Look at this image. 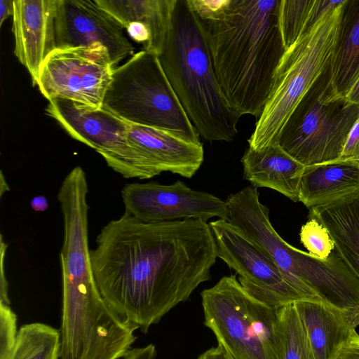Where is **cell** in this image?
Here are the masks:
<instances>
[{
    "label": "cell",
    "mask_w": 359,
    "mask_h": 359,
    "mask_svg": "<svg viewBox=\"0 0 359 359\" xmlns=\"http://www.w3.org/2000/svg\"><path fill=\"white\" fill-rule=\"evenodd\" d=\"M90 250L99 290L120 317L146 333L202 283L217 258L205 220L146 222L124 212Z\"/></svg>",
    "instance_id": "obj_1"
},
{
    "label": "cell",
    "mask_w": 359,
    "mask_h": 359,
    "mask_svg": "<svg viewBox=\"0 0 359 359\" xmlns=\"http://www.w3.org/2000/svg\"><path fill=\"white\" fill-rule=\"evenodd\" d=\"M200 19L220 88L241 117L261 116L285 49L280 0H189Z\"/></svg>",
    "instance_id": "obj_2"
},
{
    "label": "cell",
    "mask_w": 359,
    "mask_h": 359,
    "mask_svg": "<svg viewBox=\"0 0 359 359\" xmlns=\"http://www.w3.org/2000/svg\"><path fill=\"white\" fill-rule=\"evenodd\" d=\"M158 58L199 136L208 142L232 141L241 117L220 88L203 25L189 0H177Z\"/></svg>",
    "instance_id": "obj_3"
},
{
    "label": "cell",
    "mask_w": 359,
    "mask_h": 359,
    "mask_svg": "<svg viewBox=\"0 0 359 359\" xmlns=\"http://www.w3.org/2000/svg\"><path fill=\"white\" fill-rule=\"evenodd\" d=\"M343 4L325 14L285 51L262 114L248 140L250 147L259 150L278 143L293 110L330 65Z\"/></svg>",
    "instance_id": "obj_4"
},
{
    "label": "cell",
    "mask_w": 359,
    "mask_h": 359,
    "mask_svg": "<svg viewBox=\"0 0 359 359\" xmlns=\"http://www.w3.org/2000/svg\"><path fill=\"white\" fill-rule=\"evenodd\" d=\"M204 325L233 359H283L278 309L250 294L236 275L201 293Z\"/></svg>",
    "instance_id": "obj_5"
},
{
    "label": "cell",
    "mask_w": 359,
    "mask_h": 359,
    "mask_svg": "<svg viewBox=\"0 0 359 359\" xmlns=\"http://www.w3.org/2000/svg\"><path fill=\"white\" fill-rule=\"evenodd\" d=\"M102 107L128 123L167 130L201 143L154 53L140 50L114 69Z\"/></svg>",
    "instance_id": "obj_6"
},
{
    "label": "cell",
    "mask_w": 359,
    "mask_h": 359,
    "mask_svg": "<svg viewBox=\"0 0 359 359\" xmlns=\"http://www.w3.org/2000/svg\"><path fill=\"white\" fill-rule=\"evenodd\" d=\"M358 118L359 107L336 91L329 65L285 122L278 144L305 167L335 161Z\"/></svg>",
    "instance_id": "obj_7"
},
{
    "label": "cell",
    "mask_w": 359,
    "mask_h": 359,
    "mask_svg": "<svg viewBox=\"0 0 359 359\" xmlns=\"http://www.w3.org/2000/svg\"><path fill=\"white\" fill-rule=\"evenodd\" d=\"M209 226L217 257L238 274L239 283L252 297L274 309L302 300H312L264 250L236 227L222 219L210 222Z\"/></svg>",
    "instance_id": "obj_8"
},
{
    "label": "cell",
    "mask_w": 359,
    "mask_h": 359,
    "mask_svg": "<svg viewBox=\"0 0 359 359\" xmlns=\"http://www.w3.org/2000/svg\"><path fill=\"white\" fill-rule=\"evenodd\" d=\"M115 68L102 46L55 48L34 86L48 100L62 98L101 108Z\"/></svg>",
    "instance_id": "obj_9"
},
{
    "label": "cell",
    "mask_w": 359,
    "mask_h": 359,
    "mask_svg": "<svg viewBox=\"0 0 359 359\" xmlns=\"http://www.w3.org/2000/svg\"><path fill=\"white\" fill-rule=\"evenodd\" d=\"M46 114L74 139L95 149L107 165L126 178H139L126 138L128 123L106 109L62 98L48 100Z\"/></svg>",
    "instance_id": "obj_10"
},
{
    "label": "cell",
    "mask_w": 359,
    "mask_h": 359,
    "mask_svg": "<svg viewBox=\"0 0 359 359\" xmlns=\"http://www.w3.org/2000/svg\"><path fill=\"white\" fill-rule=\"evenodd\" d=\"M125 212L146 222H164L189 218L207 222L218 217L227 220L226 201L189 188L180 180L170 185L157 182L130 183L121 190Z\"/></svg>",
    "instance_id": "obj_11"
},
{
    "label": "cell",
    "mask_w": 359,
    "mask_h": 359,
    "mask_svg": "<svg viewBox=\"0 0 359 359\" xmlns=\"http://www.w3.org/2000/svg\"><path fill=\"white\" fill-rule=\"evenodd\" d=\"M55 48L102 46L114 66L134 54L124 29L95 0H58L55 18Z\"/></svg>",
    "instance_id": "obj_12"
},
{
    "label": "cell",
    "mask_w": 359,
    "mask_h": 359,
    "mask_svg": "<svg viewBox=\"0 0 359 359\" xmlns=\"http://www.w3.org/2000/svg\"><path fill=\"white\" fill-rule=\"evenodd\" d=\"M126 138L142 180L163 172L191 178L204 159L202 143L191 142L167 130L128 123Z\"/></svg>",
    "instance_id": "obj_13"
},
{
    "label": "cell",
    "mask_w": 359,
    "mask_h": 359,
    "mask_svg": "<svg viewBox=\"0 0 359 359\" xmlns=\"http://www.w3.org/2000/svg\"><path fill=\"white\" fill-rule=\"evenodd\" d=\"M58 0H13L14 54L34 84L47 56L55 49V18Z\"/></svg>",
    "instance_id": "obj_14"
},
{
    "label": "cell",
    "mask_w": 359,
    "mask_h": 359,
    "mask_svg": "<svg viewBox=\"0 0 359 359\" xmlns=\"http://www.w3.org/2000/svg\"><path fill=\"white\" fill-rule=\"evenodd\" d=\"M241 162L243 177L253 187L269 188L299 201L300 182L306 167L278 143L259 150L248 147Z\"/></svg>",
    "instance_id": "obj_15"
},
{
    "label": "cell",
    "mask_w": 359,
    "mask_h": 359,
    "mask_svg": "<svg viewBox=\"0 0 359 359\" xmlns=\"http://www.w3.org/2000/svg\"><path fill=\"white\" fill-rule=\"evenodd\" d=\"M304 324L315 359H330L359 325V314L337 309L320 301L294 303Z\"/></svg>",
    "instance_id": "obj_16"
},
{
    "label": "cell",
    "mask_w": 359,
    "mask_h": 359,
    "mask_svg": "<svg viewBox=\"0 0 359 359\" xmlns=\"http://www.w3.org/2000/svg\"><path fill=\"white\" fill-rule=\"evenodd\" d=\"M359 194V163L335 161L305 168L299 201L307 208L326 205Z\"/></svg>",
    "instance_id": "obj_17"
},
{
    "label": "cell",
    "mask_w": 359,
    "mask_h": 359,
    "mask_svg": "<svg viewBox=\"0 0 359 359\" xmlns=\"http://www.w3.org/2000/svg\"><path fill=\"white\" fill-rule=\"evenodd\" d=\"M309 218L326 228L337 252L359 280V194L311 208Z\"/></svg>",
    "instance_id": "obj_18"
},
{
    "label": "cell",
    "mask_w": 359,
    "mask_h": 359,
    "mask_svg": "<svg viewBox=\"0 0 359 359\" xmlns=\"http://www.w3.org/2000/svg\"><path fill=\"white\" fill-rule=\"evenodd\" d=\"M124 29L132 22L146 25L150 41L144 50L159 56L168 32L177 0H95Z\"/></svg>",
    "instance_id": "obj_19"
},
{
    "label": "cell",
    "mask_w": 359,
    "mask_h": 359,
    "mask_svg": "<svg viewBox=\"0 0 359 359\" xmlns=\"http://www.w3.org/2000/svg\"><path fill=\"white\" fill-rule=\"evenodd\" d=\"M330 68L336 91L345 97L359 76V0H346L342 6Z\"/></svg>",
    "instance_id": "obj_20"
},
{
    "label": "cell",
    "mask_w": 359,
    "mask_h": 359,
    "mask_svg": "<svg viewBox=\"0 0 359 359\" xmlns=\"http://www.w3.org/2000/svg\"><path fill=\"white\" fill-rule=\"evenodd\" d=\"M60 346V330L41 323L25 324L6 359H59Z\"/></svg>",
    "instance_id": "obj_21"
},
{
    "label": "cell",
    "mask_w": 359,
    "mask_h": 359,
    "mask_svg": "<svg viewBox=\"0 0 359 359\" xmlns=\"http://www.w3.org/2000/svg\"><path fill=\"white\" fill-rule=\"evenodd\" d=\"M283 359H315L304 324L294 304L278 309Z\"/></svg>",
    "instance_id": "obj_22"
},
{
    "label": "cell",
    "mask_w": 359,
    "mask_h": 359,
    "mask_svg": "<svg viewBox=\"0 0 359 359\" xmlns=\"http://www.w3.org/2000/svg\"><path fill=\"white\" fill-rule=\"evenodd\" d=\"M313 0H280L279 26L285 50L304 32Z\"/></svg>",
    "instance_id": "obj_23"
},
{
    "label": "cell",
    "mask_w": 359,
    "mask_h": 359,
    "mask_svg": "<svg viewBox=\"0 0 359 359\" xmlns=\"http://www.w3.org/2000/svg\"><path fill=\"white\" fill-rule=\"evenodd\" d=\"M299 236L309 253L320 259H327L335 250L327 230L315 219L309 218L302 226Z\"/></svg>",
    "instance_id": "obj_24"
},
{
    "label": "cell",
    "mask_w": 359,
    "mask_h": 359,
    "mask_svg": "<svg viewBox=\"0 0 359 359\" xmlns=\"http://www.w3.org/2000/svg\"><path fill=\"white\" fill-rule=\"evenodd\" d=\"M17 316L10 304L0 302V359H6L18 334Z\"/></svg>",
    "instance_id": "obj_25"
},
{
    "label": "cell",
    "mask_w": 359,
    "mask_h": 359,
    "mask_svg": "<svg viewBox=\"0 0 359 359\" xmlns=\"http://www.w3.org/2000/svg\"><path fill=\"white\" fill-rule=\"evenodd\" d=\"M337 161L359 163V118L352 127Z\"/></svg>",
    "instance_id": "obj_26"
},
{
    "label": "cell",
    "mask_w": 359,
    "mask_h": 359,
    "mask_svg": "<svg viewBox=\"0 0 359 359\" xmlns=\"http://www.w3.org/2000/svg\"><path fill=\"white\" fill-rule=\"evenodd\" d=\"M330 359H359V334L355 332L339 346Z\"/></svg>",
    "instance_id": "obj_27"
},
{
    "label": "cell",
    "mask_w": 359,
    "mask_h": 359,
    "mask_svg": "<svg viewBox=\"0 0 359 359\" xmlns=\"http://www.w3.org/2000/svg\"><path fill=\"white\" fill-rule=\"evenodd\" d=\"M126 30L131 39L138 43H142L145 48L150 41V32L149 28L140 22L129 24Z\"/></svg>",
    "instance_id": "obj_28"
},
{
    "label": "cell",
    "mask_w": 359,
    "mask_h": 359,
    "mask_svg": "<svg viewBox=\"0 0 359 359\" xmlns=\"http://www.w3.org/2000/svg\"><path fill=\"white\" fill-rule=\"evenodd\" d=\"M7 245L4 242L2 236H1V285H0V302L10 304L8 296V283L6 281L5 272L4 269V257L6 251Z\"/></svg>",
    "instance_id": "obj_29"
},
{
    "label": "cell",
    "mask_w": 359,
    "mask_h": 359,
    "mask_svg": "<svg viewBox=\"0 0 359 359\" xmlns=\"http://www.w3.org/2000/svg\"><path fill=\"white\" fill-rule=\"evenodd\" d=\"M156 355L155 346L149 344L144 347L132 348L123 359H154Z\"/></svg>",
    "instance_id": "obj_30"
},
{
    "label": "cell",
    "mask_w": 359,
    "mask_h": 359,
    "mask_svg": "<svg viewBox=\"0 0 359 359\" xmlns=\"http://www.w3.org/2000/svg\"><path fill=\"white\" fill-rule=\"evenodd\" d=\"M198 359H233L228 353L220 346L212 347L202 354Z\"/></svg>",
    "instance_id": "obj_31"
},
{
    "label": "cell",
    "mask_w": 359,
    "mask_h": 359,
    "mask_svg": "<svg viewBox=\"0 0 359 359\" xmlns=\"http://www.w3.org/2000/svg\"><path fill=\"white\" fill-rule=\"evenodd\" d=\"M13 15V0L0 1V26L11 15Z\"/></svg>",
    "instance_id": "obj_32"
},
{
    "label": "cell",
    "mask_w": 359,
    "mask_h": 359,
    "mask_svg": "<svg viewBox=\"0 0 359 359\" xmlns=\"http://www.w3.org/2000/svg\"><path fill=\"white\" fill-rule=\"evenodd\" d=\"M351 103L359 107V76L345 95Z\"/></svg>",
    "instance_id": "obj_33"
},
{
    "label": "cell",
    "mask_w": 359,
    "mask_h": 359,
    "mask_svg": "<svg viewBox=\"0 0 359 359\" xmlns=\"http://www.w3.org/2000/svg\"><path fill=\"white\" fill-rule=\"evenodd\" d=\"M31 207L36 212H43L48 208L47 198L43 196H37L31 201Z\"/></svg>",
    "instance_id": "obj_34"
}]
</instances>
